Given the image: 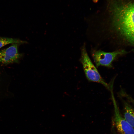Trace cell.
<instances>
[{
    "label": "cell",
    "instance_id": "4",
    "mask_svg": "<svg viewBox=\"0 0 134 134\" xmlns=\"http://www.w3.org/2000/svg\"><path fill=\"white\" fill-rule=\"evenodd\" d=\"M114 109V122L119 134H134V129L125 120L120 112L112 90L111 91Z\"/></svg>",
    "mask_w": 134,
    "mask_h": 134
},
{
    "label": "cell",
    "instance_id": "1",
    "mask_svg": "<svg viewBox=\"0 0 134 134\" xmlns=\"http://www.w3.org/2000/svg\"><path fill=\"white\" fill-rule=\"evenodd\" d=\"M109 5L112 25L125 38L134 44V2L111 0Z\"/></svg>",
    "mask_w": 134,
    "mask_h": 134
},
{
    "label": "cell",
    "instance_id": "5",
    "mask_svg": "<svg viewBox=\"0 0 134 134\" xmlns=\"http://www.w3.org/2000/svg\"><path fill=\"white\" fill-rule=\"evenodd\" d=\"M20 44L13 43L8 47L0 50V63L5 65L18 63L22 56L18 51Z\"/></svg>",
    "mask_w": 134,
    "mask_h": 134
},
{
    "label": "cell",
    "instance_id": "8",
    "mask_svg": "<svg viewBox=\"0 0 134 134\" xmlns=\"http://www.w3.org/2000/svg\"><path fill=\"white\" fill-rule=\"evenodd\" d=\"M114 134H117L116 133H115V132Z\"/></svg>",
    "mask_w": 134,
    "mask_h": 134
},
{
    "label": "cell",
    "instance_id": "6",
    "mask_svg": "<svg viewBox=\"0 0 134 134\" xmlns=\"http://www.w3.org/2000/svg\"><path fill=\"white\" fill-rule=\"evenodd\" d=\"M123 100L124 110L123 117L134 129V108L128 101Z\"/></svg>",
    "mask_w": 134,
    "mask_h": 134
},
{
    "label": "cell",
    "instance_id": "2",
    "mask_svg": "<svg viewBox=\"0 0 134 134\" xmlns=\"http://www.w3.org/2000/svg\"><path fill=\"white\" fill-rule=\"evenodd\" d=\"M80 61L86 76L89 80L100 83L107 89H110L91 60L86 51L85 45L81 48Z\"/></svg>",
    "mask_w": 134,
    "mask_h": 134
},
{
    "label": "cell",
    "instance_id": "7",
    "mask_svg": "<svg viewBox=\"0 0 134 134\" xmlns=\"http://www.w3.org/2000/svg\"><path fill=\"white\" fill-rule=\"evenodd\" d=\"M16 43L22 44L26 43V42L16 38L0 37V48L8 44Z\"/></svg>",
    "mask_w": 134,
    "mask_h": 134
},
{
    "label": "cell",
    "instance_id": "3",
    "mask_svg": "<svg viewBox=\"0 0 134 134\" xmlns=\"http://www.w3.org/2000/svg\"><path fill=\"white\" fill-rule=\"evenodd\" d=\"M124 52V51L122 50L106 52L100 50H95L92 51V55L97 67L102 66L110 67L116 57Z\"/></svg>",
    "mask_w": 134,
    "mask_h": 134
}]
</instances>
